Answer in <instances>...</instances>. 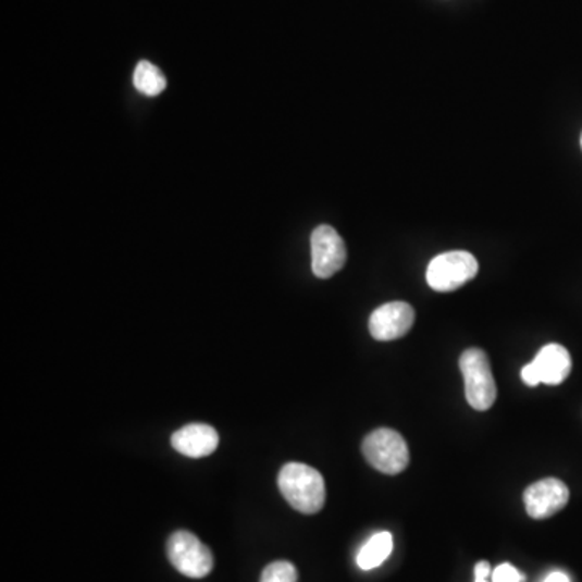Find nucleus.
Returning a JSON list of instances; mask_svg holds the SVG:
<instances>
[{"label": "nucleus", "mask_w": 582, "mask_h": 582, "mask_svg": "<svg viewBox=\"0 0 582 582\" xmlns=\"http://www.w3.org/2000/svg\"><path fill=\"white\" fill-rule=\"evenodd\" d=\"M478 271V259L471 252L450 251L432 259L425 278L432 290L455 292L472 281Z\"/></svg>", "instance_id": "5"}, {"label": "nucleus", "mask_w": 582, "mask_h": 582, "mask_svg": "<svg viewBox=\"0 0 582 582\" xmlns=\"http://www.w3.org/2000/svg\"><path fill=\"white\" fill-rule=\"evenodd\" d=\"M570 500V488L557 478L542 479L524 492L525 511L532 520H547L564 510Z\"/></svg>", "instance_id": "8"}, {"label": "nucleus", "mask_w": 582, "mask_h": 582, "mask_svg": "<svg viewBox=\"0 0 582 582\" xmlns=\"http://www.w3.org/2000/svg\"><path fill=\"white\" fill-rule=\"evenodd\" d=\"M361 448L366 461L384 474L397 475L408 468L407 441L394 429L382 428L371 432L362 442Z\"/></svg>", "instance_id": "3"}, {"label": "nucleus", "mask_w": 582, "mask_h": 582, "mask_svg": "<svg viewBox=\"0 0 582 582\" xmlns=\"http://www.w3.org/2000/svg\"><path fill=\"white\" fill-rule=\"evenodd\" d=\"M544 582H570L568 574L561 573V571H555V573L548 574L547 580Z\"/></svg>", "instance_id": "16"}, {"label": "nucleus", "mask_w": 582, "mask_h": 582, "mask_svg": "<svg viewBox=\"0 0 582 582\" xmlns=\"http://www.w3.org/2000/svg\"><path fill=\"white\" fill-rule=\"evenodd\" d=\"M581 148H582V136H581Z\"/></svg>", "instance_id": "17"}, {"label": "nucleus", "mask_w": 582, "mask_h": 582, "mask_svg": "<svg viewBox=\"0 0 582 582\" xmlns=\"http://www.w3.org/2000/svg\"><path fill=\"white\" fill-rule=\"evenodd\" d=\"M172 447L189 458H205L219 447V434L212 425L188 424L172 435Z\"/></svg>", "instance_id": "10"}, {"label": "nucleus", "mask_w": 582, "mask_h": 582, "mask_svg": "<svg viewBox=\"0 0 582 582\" xmlns=\"http://www.w3.org/2000/svg\"><path fill=\"white\" fill-rule=\"evenodd\" d=\"M465 377V394L469 407L475 411H487L497 400V384L492 374L491 362L481 348L466 349L460 358Z\"/></svg>", "instance_id": "2"}, {"label": "nucleus", "mask_w": 582, "mask_h": 582, "mask_svg": "<svg viewBox=\"0 0 582 582\" xmlns=\"http://www.w3.org/2000/svg\"><path fill=\"white\" fill-rule=\"evenodd\" d=\"M168 557L183 577L201 580L214 570L212 552L188 531H176L168 541Z\"/></svg>", "instance_id": "4"}, {"label": "nucleus", "mask_w": 582, "mask_h": 582, "mask_svg": "<svg viewBox=\"0 0 582 582\" xmlns=\"http://www.w3.org/2000/svg\"><path fill=\"white\" fill-rule=\"evenodd\" d=\"M311 262L315 277L331 278L347 262L344 239L331 225H321L311 235Z\"/></svg>", "instance_id": "7"}, {"label": "nucleus", "mask_w": 582, "mask_h": 582, "mask_svg": "<svg viewBox=\"0 0 582 582\" xmlns=\"http://www.w3.org/2000/svg\"><path fill=\"white\" fill-rule=\"evenodd\" d=\"M392 550H394V537L391 532H377L362 545L356 557V564L362 571L375 570L391 557Z\"/></svg>", "instance_id": "11"}, {"label": "nucleus", "mask_w": 582, "mask_h": 582, "mask_svg": "<svg viewBox=\"0 0 582 582\" xmlns=\"http://www.w3.org/2000/svg\"><path fill=\"white\" fill-rule=\"evenodd\" d=\"M133 85L143 95L154 98V96L164 92L168 82H165L164 73L154 63L148 62V60H141L136 65L135 73H133Z\"/></svg>", "instance_id": "12"}, {"label": "nucleus", "mask_w": 582, "mask_h": 582, "mask_svg": "<svg viewBox=\"0 0 582 582\" xmlns=\"http://www.w3.org/2000/svg\"><path fill=\"white\" fill-rule=\"evenodd\" d=\"M414 319V309L408 302H387L372 312L369 332L379 342L398 340L411 331Z\"/></svg>", "instance_id": "9"}, {"label": "nucleus", "mask_w": 582, "mask_h": 582, "mask_svg": "<svg viewBox=\"0 0 582 582\" xmlns=\"http://www.w3.org/2000/svg\"><path fill=\"white\" fill-rule=\"evenodd\" d=\"M524 577L510 564L500 565L492 573V582H523Z\"/></svg>", "instance_id": "14"}, {"label": "nucleus", "mask_w": 582, "mask_h": 582, "mask_svg": "<svg viewBox=\"0 0 582 582\" xmlns=\"http://www.w3.org/2000/svg\"><path fill=\"white\" fill-rule=\"evenodd\" d=\"M573 361L568 349L558 344L545 345L535 356L534 361L524 366L521 379L529 387L538 384L560 385L570 375Z\"/></svg>", "instance_id": "6"}, {"label": "nucleus", "mask_w": 582, "mask_h": 582, "mask_svg": "<svg viewBox=\"0 0 582 582\" xmlns=\"http://www.w3.org/2000/svg\"><path fill=\"white\" fill-rule=\"evenodd\" d=\"M492 574L491 565L487 561H479L474 568V582H488V577Z\"/></svg>", "instance_id": "15"}, {"label": "nucleus", "mask_w": 582, "mask_h": 582, "mask_svg": "<svg viewBox=\"0 0 582 582\" xmlns=\"http://www.w3.org/2000/svg\"><path fill=\"white\" fill-rule=\"evenodd\" d=\"M278 488L285 500L302 515H315L325 505V482L311 466L288 463L278 474Z\"/></svg>", "instance_id": "1"}, {"label": "nucleus", "mask_w": 582, "mask_h": 582, "mask_svg": "<svg viewBox=\"0 0 582 582\" xmlns=\"http://www.w3.org/2000/svg\"><path fill=\"white\" fill-rule=\"evenodd\" d=\"M261 582H298V571L290 561H274L262 571Z\"/></svg>", "instance_id": "13"}]
</instances>
